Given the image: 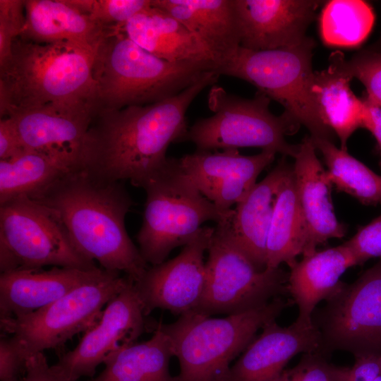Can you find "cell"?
<instances>
[{
	"label": "cell",
	"instance_id": "obj_18",
	"mask_svg": "<svg viewBox=\"0 0 381 381\" xmlns=\"http://www.w3.org/2000/svg\"><path fill=\"white\" fill-rule=\"evenodd\" d=\"M103 268L18 269L0 276V320L32 313L78 286L102 277Z\"/></svg>",
	"mask_w": 381,
	"mask_h": 381
},
{
	"label": "cell",
	"instance_id": "obj_21",
	"mask_svg": "<svg viewBox=\"0 0 381 381\" xmlns=\"http://www.w3.org/2000/svg\"><path fill=\"white\" fill-rule=\"evenodd\" d=\"M181 23L210 53L216 68L240 47L234 0H151ZM217 73V72H216Z\"/></svg>",
	"mask_w": 381,
	"mask_h": 381
},
{
	"label": "cell",
	"instance_id": "obj_4",
	"mask_svg": "<svg viewBox=\"0 0 381 381\" xmlns=\"http://www.w3.org/2000/svg\"><path fill=\"white\" fill-rule=\"evenodd\" d=\"M214 67L170 62L148 52L114 27L95 56V110L120 109L161 102L193 85Z\"/></svg>",
	"mask_w": 381,
	"mask_h": 381
},
{
	"label": "cell",
	"instance_id": "obj_17",
	"mask_svg": "<svg viewBox=\"0 0 381 381\" xmlns=\"http://www.w3.org/2000/svg\"><path fill=\"white\" fill-rule=\"evenodd\" d=\"M94 113L92 106H46L13 111L6 116L12 120L25 150L80 164L82 147Z\"/></svg>",
	"mask_w": 381,
	"mask_h": 381
},
{
	"label": "cell",
	"instance_id": "obj_42",
	"mask_svg": "<svg viewBox=\"0 0 381 381\" xmlns=\"http://www.w3.org/2000/svg\"><path fill=\"white\" fill-rule=\"evenodd\" d=\"M272 381H299L293 368L284 370L283 372Z\"/></svg>",
	"mask_w": 381,
	"mask_h": 381
},
{
	"label": "cell",
	"instance_id": "obj_11",
	"mask_svg": "<svg viewBox=\"0 0 381 381\" xmlns=\"http://www.w3.org/2000/svg\"><path fill=\"white\" fill-rule=\"evenodd\" d=\"M0 252L16 270L98 267L78 251L54 212L25 195L0 204Z\"/></svg>",
	"mask_w": 381,
	"mask_h": 381
},
{
	"label": "cell",
	"instance_id": "obj_36",
	"mask_svg": "<svg viewBox=\"0 0 381 381\" xmlns=\"http://www.w3.org/2000/svg\"><path fill=\"white\" fill-rule=\"evenodd\" d=\"M352 253L356 265L372 258H381V214L365 226L344 243Z\"/></svg>",
	"mask_w": 381,
	"mask_h": 381
},
{
	"label": "cell",
	"instance_id": "obj_9",
	"mask_svg": "<svg viewBox=\"0 0 381 381\" xmlns=\"http://www.w3.org/2000/svg\"><path fill=\"white\" fill-rule=\"evenodd\" d=\"M231 219L217 224L207 250L205 291L195 310L208 315L255 309L289 293V272L259 270L234 239Z\"/></svg>",
	"mask_w": 381,
	"mask_h": 381
},
{
	"label": "cell",
	"instance_id": "obj_28",
	"mask_svg": "<svg viewBox=\"0 0 381 381\" xmlns=\"http://www.w3.org/2000/svg\"><path fill=\"white\" fill-rule=\"evenodd\" d=\"M173 356L170 339L159 323L150 339L112 355L100 374L89 381H176L169 372Z\"/></svg>",
	"mask_w": 381,
	"mask_h": 381
},
{
	"label": "cell",
	"instance_id": "obj_23",
	"mask_svg": "<svg viewBox=\"0 0 381 381\" xmlns=\"http://www.w3.org/2000/svg\"><path fill=\"white\" fill-rule=\"evenodd\" d=\"M20 37L39 43L66 42L97 51L111 31L65 0H24Z\"/></svg>",
	"mask_w": 381,
	"mask_h": 381
},
{
	"label": "cell",
	"instance_id": "obj_19",
	"mask_svg": "<svg viewBox=\"0 0 381 381\" xmlns=\"http://www.w3.org/2000/svg\"><path fill=\"white\" fill-rule=\"evenodd\" d=\"M262 329L231 366L228 381H272L296 355L321 349V334L314 325L295 321L282 327L275 320Z\"/></svg>",
	"mask_w": 381,
	"mask_h": 381
},
{
	"label": "cell",
	"instance_id": "obj_24",
	"mask_svg": "<svg viewBox=\"0 0 381 381\" xmlns=\"http://www.w3.org/2000/svg\"><path fill=\"white\" fill-rule=\"evenodd\" d=\"M120 28L133 42L170 62L205 63L215 71L214 58L181 23L152 5Z\"/></svg>",
	"mask_w": 381,
	"mask_h": 381
},
{
	"label": "cell",
	"instance_id": "obj_29",
	"mask_svg": "<svg viewBox=\"0 0 381 381\" xmlns=\"http://www.w3.org/2000/svg\"><path fill=\"white\" fill-rule=\"evenodd\" d=\"M79 167L74 159L30 150L0 160V204L19 195L30 196Z\"/></svg>",
	"mask_w": 381,
	"mask_h": 381
},
{
	"label": "cell",
	"instance_id": "obj_3",
	"mask_svg": "<svg viewBox=\"0 0 381 381\" xmlns=\"http://www.w3.org/2000/svg\"><path fill=\"white\" fill-rule=\"evenodd\" d=\"M97 51L66 42L39 43L18 37L0 66L1 118L46 106L95 108Z\"/></svg>",
	"mask_w": 381,
	"mask_h": 381
},
{
	"label": "cell",
	"instance_id": "obj_44",
	"mask_svg": "<svg viewBox=\"0 0 381 381\" xmlns=\"http://www.w3.org/2000/svg\"><path fill=\"white\" fill-rule=\"evenodd\" d=\"M375 381H381V376L376 379Z\"/></svg>",
	"mask_w": 381,
	"mask_h": 381
},
{
	"label": "cell",
	"instance_id": "obj_7",
	"mask_svg": "<svg viewBox=\"0 0 381 381\" xmlns=\"http://www.w3.org/2000/svg\"><path fill=\"white\" fill-rule=\"evenodd\" d=\"M314 47L310 37L298 46L279 49L253 51L240 47L216 72L246 80L278 102L308 128L312 138L334 141V133L322 121L312 93Z\"/></svg>",
	"mask_w": 381,
	"mask_h": 381
},
{
	"label": "cell",
	"instance_id": "obj_30",
	"mask_svg": "<svg viewBox=\"0 0 381 381\" xmlns=\"http://www.w3.org/2000/svg\"><path fill=\"white\" fill-rule=\"evenodd\" d=\"M323 155L327 174L338 191L346 193L365 205H381V176L348 153L334 141L312 138Z\"/></svg>",
	"mask_w": 381,
	"mask_h": 381
},
{
	"label": "cell",
	"instance_id": "obj_37",
	"mask_svg": "<svg viewBox=\"0 0 381 381\" xmlns=\"http://www.w3.org/2000/svg\"><path fill=\"white\" fill-rule=\"evenodd\" d=\"M28 358L13 337L0 339V380L17 381L25 373Z\"/></svg>",
	"mask_w": 381,
	"mask_h": 381
},
{
	"label": "cell",
	"instance_id": "obj_5",
	"mask_svg": "<svg viewBox=\"0 0 381 381\" xmlns=\"http://www.w3.org/2000/svg\"><path fill=\"white\" fill-rule=\"evenodd\" d=\"M293 303L277 297L257 308L224 318L193 310L173 323L160 322L179 363L176 381H228L231 362L246 349L259 329Z\"/></svg>",
	"mask_w": 381,
	"mask_h": 381
},
{
	"label": "cell",
	"instance_id": "obj_1",
	"mask_svg": "<svg viewBox=\"0 0 381 381\" xmlns=\"http://www.w3.org/2000/svg\"><path fill=\"white\" fill-rule=\"evenodd\" d=\"M219 75L208 72L178 95L143 106L95 110L81 150V166L110 181L136 187L167 162L171 143L185 141L186 111Z\"/></svg>",
	"mask_w": 381,
	"mask_h": 381
},
{
	"label": "cell",
	"instance_id": "obj_32",
	"mask_svg": "<svg viewBox=\"0 0 381 381\" xmlns=\"http://www.w3.org/2000/svg\"><path fill=\"white\" fill-rule=\"evenodd\" d=\"M344 65L351 76L365 87V97L381 106V52L371 48L363 49L345 60Z\"/></svg>",
	"mask_w": 381,
	"mask_h": 381
},
{
	"label": "cell",
	"instance_id": "obj_40",
	"mask_svg": "<svg viewBox=\"0 0 381 381\" xmlns=\"http://www.w3.org/2000/svg\"><path fill=\"white\" fill-rule=\"evenodd\" d=\"M17 381H69L56 373L44 353L28 357L24 375Z\"/></svg>",
	"mask_w": 381,
	"mask_h": 381
},
{
	"label": "cell",
	"instance_id": "obj_13",
	"mask_svg": "<svg viewBox=\"0 0 381 381\" xmlns=\"http://www.w3.org/2000/svg\"><path fill=\"white\" fill-rule=\"evenodd\" d=\"M145 315L133 281L107 304L78 344L52 369L69 381L92 376L99 365L136 342L145 328Z\"/></svg>",
	"mask_w": 381,
	"mask_h": 381
},
{
	"label": "cell",
	"instance_id": "obj_10",
	"mask_svg": "<svg viewBox=\"0 0 381 381\" xmlns=\"http://www.w3.org/2000/svg\"><path fill=\"white\" fill-rule=\"evenodd\" d=\"M133 281L119 272L108 270L102 277L78 286L32 313L0 320L1 329L18 341L28 358L59 348L90 328L103 308Z\"/></svg>",
	"mask_w": 381,
	"mask_h": 381
},
{
	"label": "cell",
	"instance_id": "obj_39",
	"mask_svg": "<svg viewBox=\"0 0 381 381\" xmlns=\"http://www.w3.org/2000/svg\"><path fill=\"white\" fill-rule=\"evenodd\" d=\"M25 150L12 120L7 116L1 118L0 160L11 159Z\"/></svg>",
	"mask_w": 381,
	"mask_h": 381
},
{
	"label": "cell",
	"instance_id": "obj_15",
	"mask_svg": "<svg viewBox=\"0 0 381 381\" xmlns=\"http://www.w3.org/2000/svg\"><path fill=\"white\" fill-rule=\"evenodd\" d=\"M276 154L269 150L254 155H243L237 149L196 150L179 161L200 193L220 210L228 212L247 195Z\"/></svg>",
	"mask_w": 381,
	"mask_h": 381
},
{
	"label": "cell",
	"instance_id": "obj_6",
	"mask_svg": "<svg viewBox=\"0 0 381 381\" xmlns=\"http://www.w3.org/2000/svg\"><path fill=\"white\" fill-rule=\"evenodd\" d=\"M140 187L146 192V201L136 239L143 259L152 266L164 262L175 248L188 243L204 222L217 224L234 214V209L222 211L200 193L179 159L168 157Z\"/></svg>",
	"mask_w": 381,
	"mask_h": 381
},
{
	"label": "cell",
	"instance_id": "obj_16",
	"mask_svg": "<svg viewBox=\"0 0 381 381\" xmlns=\"http://www.w3.org/2000/svg\"><path fill=\"white\" fill-rule=\"evenodd\" d=\"M240 47L253 51L298 46L320 4L315 0H234Z\"/></svg>",
	"mask_w": 381,
	"mask_h": 381
},
{
	"label": "cell",
	"instance_id": "obj_35",
	"mask_svg": "<svg viewBox=\"0 0 381 381\" xmlns=\"http://www.w3.org/2000/svg\"><path fill=\"white\" fill-rule=\"evenodd\" d=\"M320 351L304 353L293 368L299 381H342L349 368L338 367Z\"/></svg>",
	"mask_w": 381,
	"mask_h": 381
},
{
	"label": "cell",
	"instance_id": "obj_43",
	"mask_svg": "<svg viewBox=\"0 0 381 381\" xmlns=\"http://www.w3.org/2000/svg\"><path fill=\"white\" fill-rule=\"evenodd\" d=\"M371 49L381 52V37L380 38L379 41L375 44L373 48Z\"/></svg>",
	"mask_w": 381,
	"mask_h": 381
},
{
	"label": "cell",
	"instance_id": "obj_33",
	"mask_svg": "<svg viewBox=\"0 0 381 381\" xmlns=\"http://www.w3.org/2000/svg\"><path fill=\"white\" fill-rule=\"evenodd\" d=\"M24 0H0V66L11 58L14 40L25 25Z\"/></svg>",
	"mask_w": 381,
	"mask_h": 381
},
{
	"label": "cell",
	"instance_id": "obj_34",
	"mask_svg": "<svg viewBox=\"0 0 381 381\" xmlns=\"http://www.w3.org/2000/svg\"><path fill=\"white\" fill-rule=\"evenodd\" d=\"M151 6V0H94L89 15L107 28L123 26Z\"/></svg>",
	"mask_w": 381,
	"mask_h": 381
},
{
	"label": "cell",
	"instance_id": "obj_25",
	"mask_svg": "<svg viewBox=\"0 0 381 381\" xmlns=\"http://www.w3.org/2000/svg\"><path fill=\"white\" fill-rule=\"evenodd\" d=\"M289 165L285 157L236 205L231 231L240 248L260 270L266 269L267 241L279 188Z\"/></svg>",
	"mask_w": 381,
	"mask_h": 381
},
{
	"label": "cell",
	"instance_id": "obj_26",
	"mask_svg": "<svg viewBox=\"0 0 381 381\" xmlns=\"http://www.w3.org/2000/svg\"><path fill=\"white\" fill-rule=\"evenodd\" d=\"M344 54L337 51L329 58L328 67L315 71L312 93L324 123L340 140V148L347 150V141L363 128L364 105L362 98L351 89L353 78L345 68Z\"/></svg>",
	"mask_w": 381,
	"mask_h": 381
},
{
	"label": "cell",
	"instance_id": "obj_12",
	"mask_svg": "<svg viewBox=\"0 0 381 381\" xmlns=\"http://www.w3.org/2000/svg\"><path fill=\"white\" fill-rule=\"evenodd\" d=\"M312 320L327 356L335 350L381 355V258L354 282H344Z\"/></svg>",
	"mask_w": 381,
	"mask_h": 381
},
{
	"label": "cell",
	"instance_id": "obj_14",
	"mask_svg": "<svg viewBox=\"0 0 381 381\" xmlns=\"http://www.w3.org/2000/svg\"><path fill=\"white\" fill-rule=\"evenodd\" d=\"M214 231L202 227L177 256L148 267L134 282L145 315L155 308L180 315L197 309L205 286L204 254Z\"/></svg>",
	"mask_w": 381,
	"mask_h": 381
},
{
	"label": "cell",
	"instance_id": "obj_22",
	"mask_svg": "<svg viewBox=\"0 0 381 381\" xmlns=\"http://www.w3.org/2000/svg\"><path fill=\"white\" fill-rule=\"evenodd\" d=\"M356 265L352 253L344 243L303 255L290 267L288 280V292L298 307L296 322L313 326L312 316L316 306L341 288L344 282L340 277Z\"/></svg>",
	"mask_w": 381,
	"mask_h": 381
},
{
	"label": "cell",
	"instance_id": "obj_2",
	"mask_svg": "<svg viewBox=\"0 0 381 381\" xmlns=\"http://www.w3.org/2000/svg\"><path fill=\"white\" fill-rule=\"evenodd\" d=\"M29 197L51 209L78 251L103 269L135 282L148 268L125 226L133 201L121 181L79 167Z\"/></svg>",
	"mask_w": 381,
	"mask_h": 381
},
{
	"label": "cell",
	"instance_id": "obj_8",
	"mask_svg": "<svg viewBox=\"0 0 381 381\" xmlns=\"http://www.w3.org/2000/svg\"><path fill=\"white\" fill-rule=\"evenodd\" d=\"M270 102V99L260 92L246 99L213 85L207 95L213 115L195 121L188 128L185 141L193 143L198 150L258 147L294 157L298 145L288 143L286 136L295 133L300 123L286 111L274 115Z\"/></svg>",
	"mask_w": 381,
	"mask_h": 381
},
{
	"label": "cell",
	"instance_id": "obj_20",
	"mask_svg": "<svg viewBox=\"0 0 381 381\" xmlns=\"http://www.w3.org/2000/svg\"><path fill=\"white\" fill-rule=\"evenodd\" d=\"M310 136L298 144L293 172L301 207L308 228V241L303 255L332 238H342L346 228L334 213L332 198L333 184L315 153Z\"/></svg>",
	"mask_w": 381,
	"mask_h": 381
},
{
	"label": "cell",
	"instance_id": "obj_31",
	"mask_svg": "<svg viewBox=\"0 0 381 381\" xmlns=\"http://www.w3.org/2000/svg\"><path fill=\"white\" fill-rule=\"evenodd\" d=\"M374 21L373 9L365 1H328L320 15V37L329 47H355L368 36Z\"/></svg>",
	"mask_w": 381,
	"mask_h": 381
},
{
	"label": "cell",
	"instance_id": "obj_38",
	"mask_svg": "<svg viewBox=\"0 0 381 381\" xmlns=\"http://www.w3.org/2000/svg\"><path fill=\"white\" fill-rule=\"evenodd\" d=\"M355 363L342 381H375L381 376V355L364 353L354 356Z\"/></svg>",
	"mask_w": 381,
	"mask_h": 381
},
{
	"label": "cell",
	"instance_id": "obj_41",
	"mask_svg": "<svg viewBox=\"0 0 381 381\" xmlns=\"http://www.w3.org/2000/svg\"><path fill=\"white\" fill-rule=\"evenodd\" d=\"M364 105L363 128L369 131L376 140V149L380 156L381 169V106L362 98Z\"/></svg>",
	"mask_w": 381,
	"mask_h": 381
},
{
	"label": "cell",
	"instance_id": "obj_27",
	"mask_svg": "<svg viewBox=\"0 0 381 381\" xmlns=\"http://www.w3.org/2000/svg\"><path fill=\"white\" fill-rule=\"evenodd\" d=\"M308 228L297 194L293 165L288 166L281 181L267 241L266 268L286 263L289 268L303 254Z\"/></svg>",
	"mask_w": 381,
	"mask_h": 381
}]
</instances>
